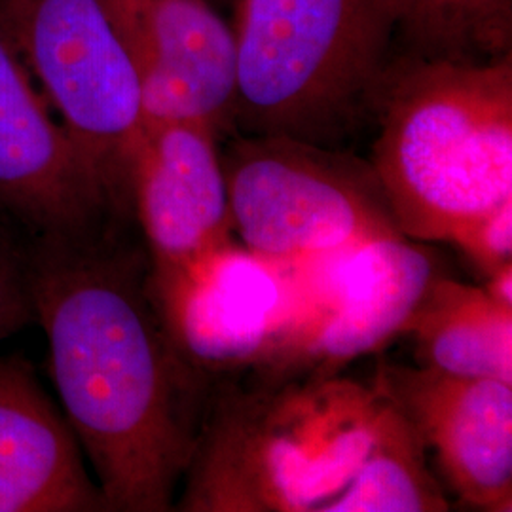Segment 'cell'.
<instances>
[{
  "instance_id": "cell-11",
  "label": "cell",
  "mask_w": 512,
  "mask_h": 512,
  "mask_svg": "<svg viewBox=\"0 0 512 512\" xmlns=\"http://www.w3.org/2000/svg\"><path fill=\"white\" fill-rule=\"evenodd\" d=\"M0 211L21 234L73 230L118 213L2 37Z\"/></svg>"
},
{
  "instance_id": "cell-6",
  "label": "cell",
  "mask_w": 512,
  "mask_h": 512,
  "mask_svg": "<svg viewBox=\"0 0 512 512\" xmlns=\"http://www.w3.org/2000/svg\"><path fill=\"white\" fill-rule=\"evenodd\" d=\"M219 154L234 234L255 255L293 264L403 236L370 162L277 135Z\"/></svg>"
},
{
  "instance_id": "cell-5",
  "label": "cell",
  "mask_w": 512,
  "mask_h": 512,
  "mask_svg": "<svg viewBox=\"0 0 512 512\" xmlns=\"http://www.w3.org/2000/svg\"><path fill=\"white\" fill-rule=\"evenodd\" d=\"M0 37L61 118L112 209L133 215L145 116L139 76L105 0H0Z\"/></svg>"
},
{
  "instance_id": "cell-4",
  "label": "cell",
  "mask_w": 512,
  "mask_h": 512,
  "mask_svg": "<svg viewBox=\"0 0 512 512\" xmlns=\"http://www.w3.org/2000/svg\"><path fill=\"white\" fill-rule=\"evenodd\" d=\"M395 0H241L232 128L336 148L374 118Z\"/></svg>"
},
{
  "instance_id": "cell-14",
  "label": "cell",
  "mask_w": 512,
  "mask_h": 512,
  "mask_svg": "<svg viewBox=\"0 0 512 512\" xmlns=\"http://www.w3.org/2000/svg\"><path fill=\"white\" fill-rule=\"evenodd\" d=\"M404 334L414 338L420 366L512 384V308L484 287L435 275Z\"/></svg>"
},
{
  "instance_id": "cell-7",
  "label": "cell",
  "mask_w": 512,
  "mask_h": 512,
  "mask_svg": "<svg viewBox=\"0 0 512 512\" xmlns=\"http://www.w3.org/2000/svg\"><path fill=\"white\" fill-rule=\"evenodd\" d=\"M298 306L274 361L260 374L334 376L378 353L404 329L437 272L414 239L384 238L293 262Z\"/></svg>"
},
{
  "instance_id": "cell-17",
  "label": "cell",
  "mask_w": 512,
  "mask_h": 512,
  "mask_svg": "<svg viewBox=\"0 0 512 512\" xmlns=\"http://www.w3.org/2000/svg\"><path fill=\"white\" fill-rule=\"evenodd\" d=\"M37 325L27 256L18 232L0 224V342Z\"/></svg>"
},
{
  "instance_id": "cell-10",
  "label": "cell",
  "mask_w": 512,
  "mask_h": 512,
  "mask_svg": "<svg viewBox=\"0 0 512 512\" xmlns=\"http://www.w3.org/2000/svg\"><path fill=\"white\" fill-rule=\"evenodd\" d=\"M372 385L435 450L463 503L478 511H512V384L380 363Z\"/></svg>"
},
{
  "instance_id": "cell-18",
  "label": "cell",
  "mask_w": 512,
  "mask_h": 512,
  "mask_svg": "<svg viewBox=\"0 0 512 512\" xmlns=\"http://www.w3.org/2000/svg\"><path fill=\"white\" fill-rule=\"evenodd\" d=\"M450 243L484 275L512 262V200L471 222Z\"/></svg>"
},
{
  "instance_id": "cell-16",
  "label": "cell",
  "mask_w": 512,
  "mask_h": 512,
  "mask_svg": "<svg viewBox=\"0 0 512 512\" xmlns=\"http://www.w3.org/2000/svg\"><path fill=\"white\" fill-rule=\"evenodd\" d=\"M397 54L490 61L512 54V0H395Z\"/></svg>"
},
{
  "instance_id": "cell-13",
  "label": "cell",
  "mask_w": 512,
  "mask_h": 512,
  "mask_svg": "<svg viewBox=\"0 0 512 512\" xmlns=\"http://www.w3.org/2000/svg\"><path fill=\"white\" fill-rule=\"evenodd\" d=\"M109 511L71 423L21 357H0V512Z\"/></svg>"
},
{
  "instance_id": "cell-3",
  "label": "cell",
  "mask_w": 512,
  "mask_h": 512,
  "mask_svg": "<svg viewBox=\"0 0 512 512\" xmlns=\"http://www.w3.org/2000/svg\"><path fill=\"white\" fill-rule=\"evenodd\" d=\"M372 167L404 238L452 241L512 200V54H397L374 109Z\"/></svg>"
},
{
  "instance_id": "cell-12",
  "label": "cell",
  "mask_w": 512,
  "mask_h": 512,
  "mask_svg": "<svg viewBox=\"0 0 512 512\" xmlns=\"http://www.w3.org/2000/svg\"><path fill=\"white\" fill-rule=\"evenodd\" d=\"M217 139L202 124H145L131 198L152 270L175 268L234 239Z\"/></svg>"
},
{
  "instance_id": "cell-15",
  "label": "cell",
  "mask_w": 512,
  "mask_h": 512,
  "mask_svg": "<svg viewBox=\"0 0 512 512\" xmlns=\"http://www.w3.org/2000/svg\"><path fill=\"white\" fill-rule=\"evenodd\" d=\"M380 393V391H378ZM385 399V397H384ZM450 509L429 471L427 446L403 412L385 399L372 444L348 486L321 512H444Z\"/></svg>"
},
{
  "instance_id": "cell-1",
  "label": "cell",
  "mask_w": 512,
  "mask_h": 512,
  "mask_svg": "<svg viewBox=\"0 0 512 512\" xmlns=\"http://www.w3.org/2000/svg\"><path fill=\"white\" fill-rule=\"evenodd\" d=\"M18 234L50 376L109 511H173L213 382L165 327L135 217Z\"/></svg>"
},
{
  "instance_id": "cell-19",
  "label": "cell",
  "mask_w": 512,
  "mask_h": 512,
  "mask_svg": "<svg viewBox=\"0 0 512 512\" xmlns=\"http://www.w3.org/2000/svg\"><path fill=\"white\" fill-rule=\"evenodd\" d=\"M486 287L484 291L494 298L497 304L512 308V262L503 264L495 272L486 275Z\"/></svg>"
},
{
  "instance_id": "cell-8",
  "label": "cell",
  "mask_w": 512,
  "mask_h": 512,
  "mask_svg": "<svg viewBox=\"0 0 512 512\" xmlns=\"http://www.w3.org/2000/svg\"><path fill=\"white\" fill-rule=\"evenodd\" d=\"M150 289L175 346L211 382L270 365L298 306L294 264L236 239L175 268H150Z\"/></svg>"
},
{
  "instance_id": "cell-2",
  "label": "cell",
  "mask_w": 512,
  "mask_h": 512,
  "mask_svg": "<svg viewBox=\"0 0 512 512\" xmlns=\"http://www.w3.org/2000/svg\"><path fill=\"white\" fill-rule=\"evenodd\" d=\"M213 382L173 511L321 512L366 456L384 395L340 374Z\"/></svg>"
},
{
  "instance_id": "cell-9",
  "label": "cell",
  "mask_w": 512,
  "mask_h": 512,
  "mask_svg": "<svg viewBox=\"0 0 512 512\" xmlns=\"http://www.w3.org/2000/svg\"><path fill=\"white\" fill-rule=\"evenodd\" d=\"M139 76L145 124L232 128L236 35L205 0H105Z\"/></svg>"
}]
</instances>
